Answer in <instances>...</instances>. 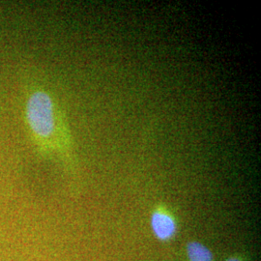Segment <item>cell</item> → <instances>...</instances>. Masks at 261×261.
Instances as JSON below:
<instances>
[{"instance_id": "4", "label": "cell", "mask_w": 261, "mask_h": 261, "mask_svg": "<svg viewBox=\"0 0 261 261\" xmlns=\"http://www.w3.org/2000/svg\"><path fill=\"white\" fill-rule=\"evenodd\" d=\"M225 261H242L240 260L239 258H236V257H233V258H229V259H227V260Z\"/></svg>"}, {"instance_id": "3", "label": "cell", "mask_w": 261, "mask_h": 261, "mask_svg": "<svg viewBox=\"0 0 261 261\" xmlns=\"http://www.w3.org/2000/svg\"><path fill=\"white\" fill-rule=\"evenodd\" d=\"M187 253L190 261H213L212 252L201 243H189L187 246Z\"/></svg>"}, {"instance_id": "2", "label": "cell", "mask_w": 261, "mask_h": 261, "mask_svg": "<svg viewBox=\"0 0 261 261\" xmlns=\"http://www.w3.org/2000/svg\"><path fill=\"white\" fill-rule=\"evenodd\" d=\"M150 224L154 235L162 241L170 240L177 231L175 218L164 207H159L153 211Z\"/></svg>"}, {"instance_id": "1", "label": "cell", "mask_w": 261, "mask_h": 261, "mask_svg": "<svg viewBox=\"0 0 261 261\" xmlns=\"http://www.w3.org/2000/svg\"><path fill=\"white\" fill-rule=\"evenodd\" d=\"M23 116L31 141L43 158H57L69 171L76 168L75 147L62 108L46 84L28 75L23 86Z\"/></svg>"}]
</instances>
